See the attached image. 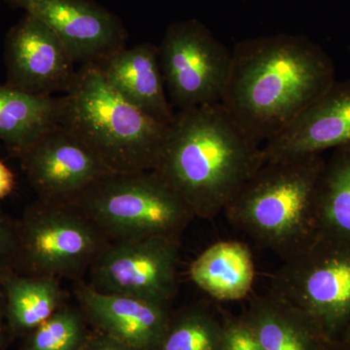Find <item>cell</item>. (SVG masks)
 <instances>
[{
  "label": "cell",
  "instance_id": "19",
  "mask_svg": "<svg viewBox=\"0 0 350 350\" xmlns=\"http://www.w3.org/2000/svg\"><path fill=\"white\" fill-rule=\"evenodd\" d=\"M62 96L27 94L0 83V140L16 154L59 124Z\"/></svg>",
  "mask_w": 350,
  "mask_h": 350
},
{
  "label": "cell",
  "instance_id": "11",
  "mask_svg": "<svg viewBox=\"0 0 350 350\" xmlns=\"http://www.w3.org/2000/svg\"><path fill=\"white\" fill-rule=\"evenodd\" d=\"M17 155L27 181L41 200L69 202L101 177L112 174L62 124Z\"/></svg>",
  "mask_w": 350,
  "mask_h": 350
},
{
  "label": "cell",
  "instance_id": "29",
  "mask_svg": "<svg viewBox=\"0 0 350 350\" xmlns=\"http://www.w3.org/2000/svg\"><path fill=\"white\" fill-rule=\"evenodd\" d=\"M326 350H349L345 345H342L340 340H332Z\"/></svg>",
  "mask_w": 350,
  "mask_h": 350
},
{
  "label": "cell",
  "instance_id": "21",
  "mask_svg": "<svg viewBox=\"0 0 350 350\" xmlns=\"http://www.w3.org/2000/svg\"><path fill=\"white\" fill-rule=\"evenodd\" d=\"M224 321L204 306L185 308L170 317L159 350H222Z\"/></svg>",
  "mask_w": 350,
  "mask_h": 350
},
{
  "label": "cell",
  "instance_id": "12",
  "mask_svg": "<svg viewBox=\"0 0 350 350\" xmlns=\"http://www.w3.org/2000/svg\"><path fill=\"white\" fill-rule=\"evenodd\" d=\"M6 84L34 96L66 94L78 68L62 41L47 25L25 14L7 32Z\"/></svg>",
  "mask_w": 350,
  "mask_h": 350
},
{
  "label": "cell",
  "instance_id": "25",
  "mask_svg": "<svg viewBox=\"0 0 350 350\" xmlns=\"http://www.w3.org/2000/svg\"><path fill=\"white\" fill-rule=\"evenodd\" d=\"M78 350H135L105 334L88 338Z\"/></svg>",
  "mask_w": 350,
  "mask_h": 350
},
{
  "label": "cell",
  "instance_id": "1",
  "mask_svg": "<svg viewBox=\"0 0 350 350\" xmlns=\"http://www.w3.org/2000/svg\"><path fill=\"white\" fill-rule=\"evenodd\" d=\"M231 53L221 105L262 146L336 81L335 64L328 53L301 34L244 39Z\"/></svg>",
  "mask_w": 350,
  "mask_h": 350
},
{
  "label": "cell",
  "instance_id": "14",
  "mask_svg": "<svg viewBox=\"0 0 350 350\" xmlns=\"http://www.w3.org/2000/svg\"><path fill=\"white\" fill-rule=\"evenodd\" d=\"M76 300L81 312L109 336L135 350H159L167 329V306L125 295L96 291L89 283L77 280Z\"/></svg>",
  "mask_w": 350,
  "mask_h": 350
},
{
  "label": "cell",
  "instance_id": "27",
  "mask_svg": "<svg viewBox=\"0 0 350 350\" xmlns=\"http://www.w3.org/2000/svg\"><path fill=\"white\" fill-rule=\"evenodd\" d=\"M4 322H7L5 298H4L3 291L0 287V350L2 349L4 345Z\"/></svg>",
  "mask_w": 350,
  "mask_h": 350
},
{
  "label": "cell",
  "instance_id": "22",
  "mask_svg": "<svg viewBox=\"0 0 350 350\" xmlns=\"http://www.w3.org/2000/svg\"><path fill=\"white\" fill-rule=\"evenodd\" d=\"M83 312L63 306L27 335L23 350H78L85 342Z\"/></svg>",
  "mask_w": 350,
  "mask_h": 350
},
{
  "label": "cell",
  "instance_id": "15",
  "mask_svg": "<svg viewBox=\"0 0 350 350\" xmlns=\"http://www.w3.org/2000/svg\"><path fill=\"white\" fill-rule=\"evenodd\" d=\"M96 66L108 84L131 105L161 123H172L175 112L165 89L159 46H126Z\"/></svg>",
  "mask_w": 350,
  "mask_h": 350
},
{
  "label": "cell",
  "instance_id": "3",
  "mask_svg": "<svg viewBox=\"0 0 350 350\" xmlns=\"http://www.w3.org/2000/svg\"><path fill=\"white\" fill-rule=\"evenodd\" d=\"M321 155L265 162L223 213L232 226L283 261L319 236L317 186Z\"/></svg>",
  "mask_w": 350,
  "mask_h": 350
},
{
  "label": "cell",
  "instance_id": "24",
  "mask_svg": "<svg viewBox=\"0 0 350 350\" xmlns=\"http://www.w3.org/2000/svg\"><path fill=\"white\" fill-rule=\"evenodd\" d=\"M18 250V223L0 213V278L15 269Z\"/></svg>",
  "mask_w": 350,
  "mask_h": 350
},
{
  "label": "cell",
  "instance_id": "23",
  "mask_svg": "<svg viewBox=\"0 0 350 350\" xmlns=\"http://www.w3.org/2000/svg\"><path fill=\"white\" fill-rule=\"evenodd\" d=\"M222 350H264L250 326L241 319L225 320Z\"/></svg>",
  "mask_w": 350,
  "mask_h": 350
},
{
  "label": "cell",
  "instance_id": "7",
  "mask_svg": "<svg viewBox=\"0 0 350 350\" xmlns=\"http://www.w3.org/2000/svg\"><path fill=\"white\" fill-rule=\"evenodd\" d=\"M269 293L308 313L337 340L350 319V241L319 234L284 260Z\"/></svg>",
  "mask_w": 350,
  "mask_h": 350
},
{
  "label": "cell",
  "instance_id": "20",
  "mask_svg": "<svg viewBox=\"0 0 350 350\" xmlns=\"http://www.w3.org/2000/svg\"><path fill=\"white\" fill-rule=\"evenodd\" d=\"M319 234L350 241V144L334 149L317 186Z\"/></svg>",
  "mask_w": 350,
  "mask_h": 350
},
{
  "label": "cell",
  "instance_id": "26",
  "mask_svg": "<svg viewBox=\"0 0 350 350\" xmlns=\"http://www.w3.org/2000/svg\"><path fill=\"white\" fill-rule=\"evenodd\" d=\"M15 186V175L5 163L0 161V200L10 195Z\"/></svg>",
  "mask_w": 350,
  "mask_h": 350
},
{
  "label": "cell",
  "instance_id": "6",
  "mask_svg": "<svg viewBox=\"0 0 350 350\" xmlns=\"http://www.w3.org/2000/svg\"><path fill=\"white\" fill-rule=\"evenodd\" d=\"M18 223L14 271L22 275L82 280L110 243L70 202L38 199Z\"/></svg>",
  "mask_w": 350,
  "mask_h": 350
},
{
  "label": "cell",
  "instance_id": "17",
  "mask_svg": "<svg viewBox=\"0 0 350 350\" xmlns=\"http://www.w3.org/2000/svg\"><path fill=\"white\" fill-rule=\"evenodd\" d=\"M190 275L197 286L216 300H241L254 282L252 254L239 241L214 243L192 262Z\"/></svg>",
  "mask_w": 350,
  "mask_h": 350
},
{
  "label": "cell",
  "instance_id": "10",
  "mask_svg": "<svg viewBox=\"0 0 350 350\" xmlns=\"http://www.w3.org/2000/svg\"><path fill=\"white\" fill-rule=\"evenodd\" d=\"M54 32L80 66L100 63L126 47L128 31L116 14L94 0H4Z\"/></svg>",
  "mask_w": 350,
  "mask_h": 350
},
{
  "label": "cell",
  "instance_id": "13",
  "mask_svg": "<svg viewBox=\"0 0 350 350\" xmlns=\"http://www.w3.org/2000/svg\"><path fill=\"white\" fill-rule=\"evenodd\" d=\"M350 144V79L336 80L280 135L262 145L265 162L321 155Z\"/></svg>",
  "mask_w": 350,
  "mask_h": 350
},
{
  "label": "cell",
  "instance_id": "16",
  "mask_svg": "<svg viewBox=\"0 0 350 350\" xmlns=\"http://www.w3.org/2000/svg\"><path fill=\"white\" fill-rule=\"evenodd\" d=\"M241 317L264 350H326L332 342L310 315L269 292L251 299Z\"/></svg>",
  "mask_w": 350,
  "mask_h": 350
},
{
  "label": "cell",
  "instance_id": "28",
  "mask_svg": "<svg viewBox=\"0 0 350 350\" xmlns=\"http://www.w3.org/2000/svg\"><path fill=\"white\" fill-rule=\"evenodd\" d=\"M337 340H340L342 345H345V347L350 350V319L349 321L347 322V325H345L344 330H342L340 335L338 336Z\"/></svg>",
  "mask_w": 350,
  "mask_h": 350
},
{
  "label": "cell",
  "instance_id": "18",
  "mask_svg": "<svg viewBox=\"0 0 350 350\" xmlns=\"http://www.w3.org/2000/svg\"><path fill=\"white\" fill-rule=\"evenodd\" d=\"M5 298L7 325L16 335H29L64 306L59 278L27 275L14 269L0 278Z\"/></svg>",
  "mask_w": 350,
  "mask_h": 350
},
{
  "label": "cell",
  "instance_id": "4",
  "mask_svg": "<svg viewBox=\"0 0 350 350\" xmlns=\"http://www.w3.org/2000/svg\"><path fill=\"white\" fill-rule=\"evenodd\" d=\"M59 124L112 174L153 170L169 130L117 93L94 64L78 68L62 96Z\"/></svg>",
  "mask_w": 350,
  "mask_h": 350
},
{
  "label": "cell",
  "instance_id": "2",
  "mask_svg": "<svg viewBox=\"0 0 350 350\" xmlns=\"http://www.w3.org/2000/svg\"><path fill=\"white\" fill-rule=\"evenodd\" d=\"M262 147L221 103L179 110L153 172L196 218H213L265 163Z\"/></svg>",
  "mask_w": 350,
  "mask_h": 350
},
{
  "label": "cell",
  "instance_id": "5",
  "mask_svg": "<svg viewBox=\"0 0 350 350\" xmlns=\"http://www.w3.org/2000/svg\"><path fill=\"white\" fill-rule=\"evenodd\" d=\"M112 241L180 239L195 219L187 204L153 170L108 174L69 200Z\"/></svg>",
  "mask_w": 350,
  "mask_h": 350
},
{
  "label": "cell",
  "instance_id": "9",
  "mask_svg": "<svg viewBox=\"0 0 350 350\" xmlns=\"http://www.w3.org/2000/svg\"><path fill=\"white\" fill-rule=\"evenodd\" d=\"M179 241L153 237L112 241L89 269L96 291L169 306L178 289Z\"/></svg>",
  "mask_w": 350,
  "mask_h": 350
},
{
  "label": "cell",
  "instance_id": "8",
  "mask_svg": "<svg viewBox=\"0 0 350 350\" xmlns=\"http://www.w3.org/2000/svg\"><path fill=\"white\" fill-rule=\"evenodd\" d=\"M159 54L167 96L178 111L221 103L232 53L204 23L188 19L170 24Z\"/></svg>",
  "mask_w": 350,
  "mask_h": 350
}]
</instances>
